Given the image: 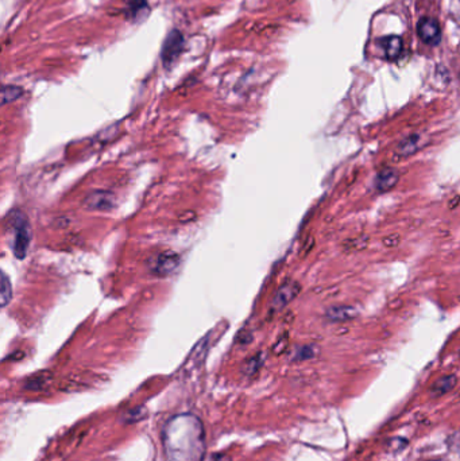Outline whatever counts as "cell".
I'll return each mask as SVG.
<instances>
[{"instance_id": "4fadbf2b", "label": "cell", "mask_w": 460, "mask_h": 461, "mask_svg": "<svg viewBox=\"0 0 460 461\" xmlns=\"http://www.w3.org/2000/svg\"><path fill=\"white\" fill-rule=\"evenodd\" d=\"M23 94V89L15 85H6L1 89V104L6 105L8 103H12L17 99H19Z\"/></svg>"}, {"instance_id": "52a82bcc", "label": "cell", "mask_w": 460, "mask_h": 461, "mask_svg": "<svg viewBox=\"0 0 460 461\" xmlns=\"http://www.w3.org/2000/svg\"><path fill=\"white\" fill-rule=\"evenodd\" d=\"M417 34L424 43L430 46H436L441 41L440 25L432 18H424L417 23Z\"/></svg>"}, {"instance_id": "3957f363", "label": "cell", "mask_w": 460, "mask_h": 461, "mask_svg": "<svg viewBox=\"0 0 460 461\" xmlns=\"http://www.w3.org/2000/svg\"><path fill=\"white\" fill-rule=\"evenodd\" d=\"M32 240V232L28 223V219L22 215H18L15 219V239H14V254L18 259H23L28 255Z\"/></svg>"}, {"instance_id": "277c9868", "label": "cell", "mask_w": 460, "mask_h": 461, "mask_svg": "<svg viewBox=\"0 0 460 461\" xmlns=\"http://www.w3.org/2000/svg\"><path fill=\"white\" fill-rule=\"evenodd\" d=\"M83 205L90 211H111L116 205V196L109 191H92L85 196Z\"/></svg>"}, {"instance_id": "7402d4cb", "label": "cell", "mask_w": 460, "mask_h": 461, "mask_svg": "<svg viewBox=\"0 0 460 461\" xmlns=\"http://www.w3.org/2000/svg\"><path fill=\"white\" fill-rule=\"evenodd\" d=\"M215 461H232L231 460L230 456L229 455H224V453H220L218 456H215Z\"/></svg>"}, {"instance_id": "9c48e42d", "label": "cell", "mask_w": 460, "mask_h": 461, "mask_svg": "<svg viewBox=\"0 0 460 461\" xmlns=\"http://www.w3.org/2000/svg\"><path fill=\"white\" fill-rule=\"evenodd\" d=\"M399 182V173L395 167L382 169L375 178V188L379 192H389Z\"/></svg>"}, {"instance_id": "44dd1931", "label": "cell", "mask_w": 460, "mask_h": 461, "mask_svg": "<svg viewBox=\"0 0 460 461\" xmlns=\"http://www.w3.org/2000/svg\"><path fill=\"white\" fill-rule=\"evenodd\" d=\"M286 345H288V336H285L284 339H281V340L277 343V345L274 347V352H277V354L284 352L285 348H286Z\"/></svg>"}, {"instance_id": "7c38bea8", "label": "cell", "mask_w": 460, "mask_h": 461, "mask_svg": "<svg viewBox=\"0 0 460 461\" xmlns=\"http://www.w3.org/2000/svg\"><path fill=\"white\" fill-rule=\"evenodd\" d=\"M379 45L382 46L388 60H397L402 52V39L397 35H389L379 39Z\"/></svg>"}, {"instance_id": "d6986e66", "label": "cell", "mask_w": 460, "mask_h": 461, "mask_svg": "<svg viewBox=\"0 0 460 461\" xmlns=\"http://www.w3.org/2000/svg\"><path fill=\"white\" fill-rule=\"evenodd\" d=\"M399 240H401L399 235H398V233H395V235L386 236V237L382 240V243H384L386 247H395V246H398V244H399Z\"/></svg>"}, {"instance_id": "5bb4252c", "label": "cell", "mask_w": 460, "mask_h": 461, "mask_svg": "<svg viewBox=\"0 0 460 461\" xmlns=\"http://www.w3.org/2000/svg\"><path fill=\"white\" fill-rule=\"evenodd\" d=\"M12 297V286L6 274H1V283H0V303L1 306H7Z\"/></svg>"}, {"instance_id": "6da1fadb", "label": "cell", "mask_w": 460, "mask_h": 461, "mask_svg": "<svg viewBox=\"0 0 460 461\" xmlns=\"http://www.w3.org/2000/svg\"><path fill=\"white\" fill-rule=\"evenodd\" d=\"M163 447L167 461H202L207 442L201 420L184 413L171 417L163 430Z\"/></svg>"}, {"instance_id": "30bf717a", "label": "cell", "mask_w": 460, "mask_h": 461, "mask_svg": "<svg viewBox=\"0 0 460 461\" xmlns=\"http://www.w3.org/2000/svg\"><path fill=\"white\" fill-rule=\"evenodd\" d=\"M358 316V310L354 306L340 305V306H331L326 312V317L331 323H346L354 320Z\"/></svg>"}, {"instance_id": "7a4b0ae2", "label": "cell", "mask_w": 460, "mask_h": 461, "mask_svg": "<svg viewBox=\"0 0 460 461\" xmlns=\"http://www.w3.org/2000/svg\"><path fill=\"white\" fill-rule=\"evenodd\" d=\"M147 268L157 277H167L174 274L181 264V258L176 253H158L147 259Z\"/></svg>"}, {"instance_id": "ffe728a7", "label": "cell", "mask_w": 460, "mask_h": 461, "mask_svg": "<svg viewBox=\"0 0 460 461\" xmlns=\"http://www.w3.org/2000/svg\"><path fill=\"white\" fill-rule=\"evenodd\" d=\"M196 219V213L194 212V211H185L184 213H181L180 216H178V220L181 222V223H191V222H194Z\"/></svg>"}, {"instance_id": "9a60e30c", "label": "cell", "mask_w": 460, "mask_h": 461, "mask_svg": "<svg viewBox=\"0 0 460 461\" xmlns=\"http://www.w3.org/2000/svg\"><path fill=\"white\" fill-rule=\"evenodd\" d=\"M316 354H317V348L315 345H304V347H300L297 350L293 361H296V362L308 361V359L315 358Z\"/></svg>"}, {"instance_id": "8992f818", "label": "cell", "mask_w": 460, "mask_h": 461, "mask_svg": "<svg viewBox=\"0 0 460 461\" xmlns=\"http://www.w3.org/2000/svg\"><path fill=\"white\" fill-rule=\"evenodd\" d=\"M184 49V36L180 32L173 30L167 35L163 49V61L166 66L171 65Z\"/></svg>"}, {"instance_id": "2e32d148", "label": "cell", "mask_w": 460, "mask_h": 461, "mask_svg": "<svg viewBox=\"0 0 460 461\" xmlns=\"http://www.w3.org/2000/svg\"><path fill=\"white\" fill-rule=\"evenodd\" d=\"M49 380H50V375H49L48 372H42V374L35 375V376H33V378L29 380L28 387H29V389H35V385H36V383H38L41 387H43Z\"/></svg>"}, {"instance_id": "5b68a950", "label": "cell", "mask_w": 460, "mask_h": 461, "mask_svg": "<svg viewBox=\"0 0 460 461\" xmlns=\"http://www.w3.org/2000/svg\"><path fill=\"white\" fill-rule=\"evenodd\" d=\"M301 292V285L296 281H288L285 282L273 297L271 301V309L275 312L282 310L286 308Z\"/></svg>"}, {"instance_id": "ba28073f", "label": "cell", "mask_w": 460, "mask_h": 461, "mask_svg": "<svg viewBox=\"0 0 460 461\" xmlns=\"http://www.w3.org/2000/svg\"><path fill=\"white\" fill-rule=\"evenodd\" d=\"M424 146H427V139L420 133H412L398 143L395 154L401 158H408L412 157L415 153L420 151Z\"/></svg>"}, {"instance_id": "e0dca14e", "label": "cell", "mask_w": 460, "mask_h": 461, "mask_svg": "<svg viewBox=\"0 0 460 461\" xmlns=\"http://www.w3.org/2000/svg\"><path fill=\"white\" fill-rule=\"evenodd\" d=\"M263 363V354H258L257 356H254L253 359H250L249 363H247V374L251 375V374H255Z\"/></svg>"}, {"instance_id": "603a6c76", "label": "cell", "mask_w": 460, "mask_h": 461, "mask_svg": "<svg viewBox=\"0 0 460 461\" xmlns=\"http://www.w3.org/2000/svg\"><path fill=\"white\" fill-rule=\"evenodd\" d=\"M460 202V196H457V197L454 198L450 204H448V206H450V209H455V206L458 205Z\"/></svg>"}, {"instance_id": "ac0fdd59", "label": "cell", "mask_w": 460, "mask_h": 461, "mask_svg": "<svg viewBox=\"0 0 460 461\" xmlns=\"http://www.w3.org/2000/svg\"><path fill=\"white\" fill-rule=\"evenodd\" d=\"M367 237H358V239H353L350 242H347V244L350 246L348 250L351 251H361L366 246H367Z\"/></svg>"}, {"instance_id": "8fae6325", "label": "cell", "mask_w": 460, "mask_h": 461, "mask_svg": "<svg viewBox=\"0 0 460 461\" xmlns=\"http://www.w3.org/2000/svg\"><path fill=\"white\" fill-rule=\"evenodd\" d=\"M458 383V378L455 375H444L439 378L430 387V396L433 398H440L454 390Z\"/></svg>"}]
</instances>
